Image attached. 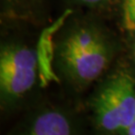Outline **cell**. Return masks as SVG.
Instances as JSON below:
<instances>
[{"label":"cell","mask_w":135,"mask_h":135,"mask_svg":"<svg viewBox=\"0 0 135 135\" xmlns=\"http://www.w3.org/2000/svg\"><path fill=\"white\" fill-rule=\"evenodd\" d=\"M97 124L109 133H125L135 118V79L126 72L107 81L93 102Z\"/></svg>","instance_id":"cell-1"},{"label":"cell","mask_w":135,"mask_h":135,"mask_svg":"<svg viewBox=\"0 0 135 135\" xmlns=\"http://www.w3.org/2000/svg\"><path fill=\"white\" fill-rule=\"evenodd\" d=\"M61 56L67 72L80 83L95 80L109 61L108 49L103 40L87 29L73 32L65 40Z\"/></svg>","instance_id":"cell-2"},{"label":"cell","mask_w":135,"mask_h":135,"mask_svg":"<svg viewBox=\"0 0 135 135\" xmlns=\"http://www.w3.org/2000/svg\"><path fill=\"white\" fill-rule=\"evenodd\" d=\"M37 55L22 46L6 47L0 55V86L8 98H16L28 92L38 74Z\"/></svg>","instance_id":"cell-3"},{"label":"cell","mask_w":135,"mask_h":135,"mask_svg":"<svg viewBox=\"0 0 135 135\" xmlns=\"http://www.w3.org/2000/svg\"><path fill=\"white\" fill-rule=\"evenodd\" d=\"M69 12H66L59 19L44 30L39 39L38 48L36 51L38 61V72L42 81V85L51 80H56V76L52 70V58H53V35L62 26L65 18Z\"/></svg>","instance_id":"cell-4"},{"label":"cell","mask_w":135,"mask_h":135,"mask_svg":"<svg viewBox=\"0 0 135 135\" xmlns=\"http://www.w3.org/2000/svg\"><path fill=\"white\" fill-rule=\"evenodd\" d=\"M26 135H73L70 122L61 112L50 110L35 118Z\"/></svg>","instance_id":"cell-5"},{"label":"cell","mask_w":135,"mask_h":135,"mask_svg":"<svg viewBox=\"0 0 135 135\" xmlns=\"http://www.w3.org/2000/svg\"><path fill=\"white\" fill-rule=\"evenodd\" d=\"M123 20L126 28L135 30V0H124Z\"/></svg>","instance_id":"cell-6"},{"label":"cell","mask_w":135,"mask_h":135,"mask_svg":"<svg viewBox=\"0 0 135 135\" xmlns=\"http://www.w3.org/2000/svg\"><path fill=\"white\" fill-rule=\"evenodd\" d=\"M124 135H135V118L134 120L131 122V124L128 126V128L126 129Z\"/></svg>","instance_id":"cell-7"},{"label":"cell","mask_w":135,"mask_h":135,"mask_svg":"<svg viewBox=\"0 0 135 135\" xmlns=\"http://www.w3.org/2000/svg\"><path fill=\"white\" fill-rule=\"evenodd\" d=\"M84 3H88V4H95V3H99L103 0H80Z\"/></svg>","instance_id":"cell-8"},{"label":"cell","mask_w":135,"mask_h":135,"mask_svg":"<svg viewBox=\"0 0 135 135\" xmlns=\"http://www.w3.org/2000/svg\"><path fill=\"white\" fill-rule=\"evenodd\" d=\"M134 54H135V46H134Z\"/></svg>","instance_id":"cell-9"}]
</instances>
